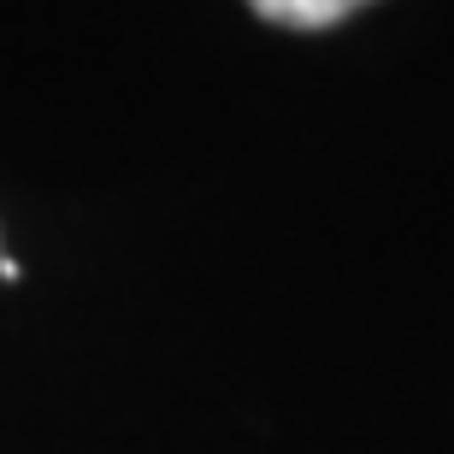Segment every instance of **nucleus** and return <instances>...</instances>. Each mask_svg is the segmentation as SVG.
I'll return each instance as SVG.
<instances>
[{
	"label": "nucleus",
	"mask_w": 454,
	"mask_h": 454,
	"mask_svg": "<svg viewBox=\"0 0 454 454\" xmlns=\"http://www.w3.org/2000/svg\"><path fill=\"white\" fill-rule=\"evenodd\" d=\"M348 12V0H266L260 6L266 24H289V30H325V24H342Z\"/></svg>",
	"instance_id": "nucleus-1"
}]
</instances>
